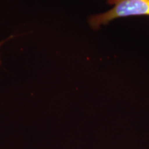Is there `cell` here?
<instances>
[{"label":"cell","mask_w":149,"mask_h":149,"mask_svg":"<svg viewBox=\"0 0 149 149\" xmlns=\"http://www.w3.org/2000/svg\"><path fill=\"white\" fill-rule=\"evenodd\" d=\"M9 40V38L6 39V40H3V41H1V42H0V47H1V45H3V44H4V42H6L7 40ZM0 63H1V61H0Z\"/></svg>","instance_id":"2"},{"label":"cell","mask_w":149,"mask_h":149,"mask_svg":"<svg viewBox=\"0 0 149 149\" xmlns=\"http://www.w3.org/2000/svg\"><path fill=\"white\" fill-rule=\"evenodd\" d=\"M107 3L113 6L110 10L89 17V25L93 29L118 18L149 16V0H107Z\"/></svg>","instance_id":"1"}]
</instances>
